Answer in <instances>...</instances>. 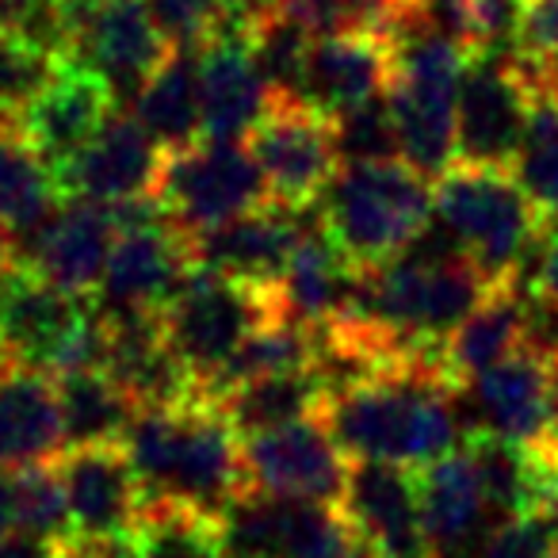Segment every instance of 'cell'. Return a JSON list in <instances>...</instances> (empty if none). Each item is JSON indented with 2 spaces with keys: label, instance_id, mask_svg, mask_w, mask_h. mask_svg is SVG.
Listing matches in <instances>:
<instances>
[{
  "label": "cell",
  "instance_id": "6da1fadb",
  "mask_svg": "<svg viewBox=\"0 0 558 558\" xmlns=\"http://www.w3.org/2000/svg\"><path fill=\"white\" fill-rule=\"evenodd\" d=\"M322 421L352 463L421 471L466 448L456 383L444 375L440 349L329 395Z\"/></svg>",
  "mask_w": 558,
  "mask_h": 558
},
{
  "label": "cell",
  "instance_id": "7a4b0ae2",
  "mask_svg": "<svg viewBox=\"0 0 558 558\" xmlns=\"http://www.w3.org/2000/svg\"><path fill=\"white\" fill-rule=\"evenodd\" d=\"M119 448L138 474L146 505L184 509L218 524L248 494L238 433L207 402L138 410Z\"/></svg>",
  "mask_w": 558,
  "mask_h": 558
},
{
  "label": "cell",
  "instance_id": "3957f363",
  "mask_svg": "<svg viewBox=\"0 0 558 558\" xmlns=\"http://www.w3.org/2000/svg\"><path fill=\"white\" fill-rule=\"evenodd\" d=\"M395 81H390V111H395L402 161L436 184L456 169V108L459 81L466 70V50L448 35L428 27H410L395 35Z\"/></svg>",
  "mask_w": 558,
  "mask_h": 558
},
{
  "label": "cell",
  "instance_id": "277c9868",
  "mask_svg": "<svg viewBox=\"0 0 558 558\" xmlns=\"http://www.w3.org/2000/svg\"><path fill=\"white\" fill-rule=\"evenodd\" d=\"M322 222L356 268L395 260L433 218V184L405 161L337 169L318 195Z\"/></svg>",
  "mask_w": 558,
  "mask_h": 558
},
{
  "label": "cell",
  "instance_id": "5b68a950",
  "mask_svg": "<svg viewBox=\"0 0 558 558\" xmlns=\"http://www.w3.org/2000/svg\"><path fill=\"white\" fill-rule=\"evenodd\" d=\"M433 215L451 230L471 268L489 288H509L520 256L547 218L509 169L456 165L433 184Z\"/></svg>",
  "mask_w": 558,
  "mask_h": 558
},
{
  "label": "cell",
  "instance_id": "8992f818",
  "mask_svg": "<svg viewBox=\"0 0 558 558\" xmlns=\"http://www.w3.org/2000/svg\"><path fill=\"white\" fill-rule=\"evenodd\" d=\"M271 318H276V306L268 291L210 276V271H195L192 283L161 314V329L169 352L195 379L199 402H207L210 387L222 379L233 356Z\"/></svg>",
  "mask_w": 558,
  "mask_h": 558
},
{
  "label": "cell",
  "instance_id": "52a82bcc",
  "mask_svg": "<svg viewBox=\"0 0 558 558\" xmlns=\"http://www.w3.org/2000/svg\"><path fill=\"white\" fill-rule=\"evenodd\" d=\"M157 203L180 233L195 238L203 230L241 218L248 210L268 207L271 192L248 146L226 142H199L195 149L172 154L165 161Z\"/></svg>",
  "mask_w": 558,
  "mask_h": 558
},
{
  "label": "cell",
  "instance_id": "ba28073f",
  "mask_svg": "<svg viewBox=\"0 0 558 558\" xmlns=\"http://www.w3.org/2000/svg\"><path fill=\"white\" fill-rule=\"evenodd\" d=\"M532 108L535 93L517 54H471L459 81L456 165L512 169Z\"/></svg>",
  "mask_w": 558,
  "mask_h": 558
},
{
  "label": "cell",
  "instance_id": "9c48e42d",
  "mask_svg": "<svg viewBox=\"0 0 558 558\" xmlns=\"http://www.w3.org/2000/svg\"><path fill=\"white\" fill-rule=\"evenodd\" d=\"M172 47L149 20L146 0H100L73 9V43L65 62L108 85L116 104H134Z\"/></svg>",
  "mask_w": 558,
  "mask_h": 558
},
{
  "label": "cell",
  "instance_id": "30bf717a",
  "mask_svg": "<svg viewBox=\"0 0 558 558\" xmlns=\"http://www.w3.org/2000/svg\"><path fill=\"white\" fill-rule=\"evenodd\" d=\"M58 474L70 505L73 547L100 550L134 539L146 512V494L119 444L65 451L58 459Z\"/></svg>",
  "mask_w": 558,
  "mask_h": 558
},
{
  "label": "cell",
  "instance_id": "8fae6325",
  "mask_svg": "<svg viewBox=\"0 0 558 558\" xmlns=\"http://www.w3.org/2000/svg\"><path fill=\"white\" fill-rule=\"evenodd\" d=\"M241 463L256 494L318 505H341L352 471V459L322 417L241 440Z\"/></svg>",
  "mask_w": 558,
  "mask_h": 558
},
{
  "label": "cell",
  "instance_id": "7c38bea8",
  "mask_svg": "<svg viewBox=\"0 0 558 558\" xmlns=\"http://www.w3.org/2000/svg\"><path fill=\"white\" fill-rule=\"evenodd\" d=\"M165 154L131 111H116L104 131L58 172L62 199L93 207H123L134 199H157L165 177Z\"/></svg>",
  "mask_w": 558,
  "mask_h": 558
},
{
  "label": "cell",
  "instance_id": "4fadbf2b",
  "mask_svg": "<svg viewBox=\"0 0 558 558\" xmlns=\"http://www.w3.org/2000/svg\"><path fill=\"white\" fill-rule=\"evenodd\" d=\"M253 20L248 12H230L218 35L199 47V77H203V142H226L245 146L248 134L268 119L271 88L264 85V73L248 47Z\"/></svg>",
  "mask_w": 558,
  "mask_h": 558
},
{
  "label": "cell",
  "instance_id": "5bb4252c",
  "mask_svg": "<svg viewBox=\"0 0 558 558\" xmlns=\"http://www.w3.org/2000/svg\"><path fill=\"white\" fill-rule=\"evenodd\" d=\"M456 410L466 444L489 436L543 448L550 428V364L532 352H520L466 387H456Z\"/></svg>",
  "mask_w": 558,
  "mask_h": 558
},
{
  "label": "cell",
  "instance_id": "9a60e30c",
  "mask_svg": "<svg viewBox=\"0 0 558 558\" xmlns=\"http://www.w3.org/2000/svg\"><path fill=\"white\" fill-rule=\"evenodd\" d=\"M245 146L268 180L271 199L283 207L318 203V195L341 169L329 123L303 104L276 100L268 119L248 134Z\"/></svg>",
  "mask_w": 558,
  "mask_h": 558
},
{
  "label": "cell",
  "instance_id": "2e32d148",
  "mask_svg": "<svg viewBox=\"0 0 558 558\" xmlns=\"http://www.w3.org/2000/svg\"><path fill=\"white\" fill-rule=\"evenodd\" d=\"M116 241L119 230L108 207L62 199V207L39 230L16 241V253L20 268L47 279L50 288L77 299H96Z\"/></svg>",
  "mask_w": 558,
  "mask_h": 558
},
{
  "label": "cell",
  "instance_id": "e0dca14e",
  "mask_svg": "<svg viewBox=\"0 0 558 558\" xmlns=\"http://www.w3.org/2000/svg\"><path fill=\"white\" fill-rule=\"evenodd\" d=\"M337 509L352 539L379 558H433L421 520L417 471L390 463H352Z\"/></svg>",
  "mask_w": 558,
  "mask_h": 558
},
{
  "label": "cell",
  "instance_id": "ac0fdd59",
  "mask_svg": "<svg viewBox=\"0 0 558 558\" xmlns=\"http://www.w3.org/2000/svg\"><path fill=\"white\" fill-rule=\"evenodd\" d=\"M195 271L199 268L192 260V238L180 233L172 222L138 233H119L104 283L96 291V306L161 318L172 299L192 283Z\"/></svg>",
  "mask_w": 558,
  "mask_h": 558
},
{
  "label": "cell",
  "instance_id": "d6986e66",
  "mask_svg": "<svg viewBox=\"0 0 558 558\" xmlns=\"http://www.w3.org/2000/svg\"><path fill=\"white\" fill-rule=\"evenodd\" d=\"M299 233H303V207L268 203V207L230 218L215 230L195 233L192 260L195 268L210 271V276L271 291L288 271Z\"/></svg>",
  "mask_w": 558,
  "mask_h": 558
},
{
  "label": "cell",
  "instance_id": "ffe728a7",
  "mask_svg": "<svg viewBox=\"0 0 558 558\" xmlns=\"http://www.w3.org/2000/svg\"><path fill=\"white\" fill-rule=\"evenodd\" d=\"M390 81H395V43L387 35L314 39L299 77L295 104L333 123L344 111L387 96Z\"/></svg>",
  "mask_w": 558,
  "mask_h": 558
},
{
  "label": "cell",
  "instance_id": "44dd1931",
  "mask_svg": "<svg viewBox=\"0 0 558 558\" xmlns=\"http://www.w3.org/2000/svg\"><path fill=\"white\" fill-rule=\"evenodd\" d=\"M119 111V104L111 100L108 85L100 77H93L81 65H62L58 81L47 93L35 100V108L20 119V131L27 134V142L35 146V154L47 161V169L58 172L104 131L111 116Z\"/></svg>",
  "mask_w": 558,
  "mask_h": 558
},
{
  "label": "cell",
  "instance_id": "7402d4cb",
  "mask_svg": "<svg viewBox=\"0 0 558 558\" xmlns=\"http://www.w3.org/2000/svg\"><path fill=\"white\" fill-rule=\"evenodd\" d=\"M65 456L62 405L50 375L9 367L0 375V471L54 466Z\"/></svg>",
  "mask_w": 558,
  "mask_h": 558
},
{
  "label": "cell",
  "instance_id": "603a6c76",
  "mask_svg": "<svg viewBox=\"0 0 558 558\" xmlns=\"http://www.w3.org/2000/svg\"><path fill=\"white\" fill-rule=\"evenodd\" d=\"M131 116L142 131L165 149L184 154L203 142V77H199V50L172 47L161 70L149 77V85L131 104Z\"/></svg>",
  "mask_w": 558,
  "mask_h": 558
},
{
  "label": "cell",
  "instance_id": "cb8c5ba5",
  "mask_svg": "<svg viewBox=\"0 0 558 558\" xmlns=\"http://www.w3.org/2000/svg\"><path fill=\"white\" fill-rule=\"evenodd\" d=\"M326 383L318 372H291V375H268V379L241 383V387L226 390L215 402L226 425L238 433V440H253V436L276 433V428L299 425V421H314L326 410Z\"/></svg>",
  "mask_w": 558,
  "mask_h": 558
},
{
  "label": "cell",
  "instance_id": "d4e9b609",
  "mask_svg": "<svg viewBox=\"0 0 558 558\" xmlns=\"http://www.w3.org/2000/svg\"><path fill=\"white\" fill-rule=\"evenodd\" d=\"M524 352V299L497 288L448 341L440 344V364L456 387Z\"/></svg>",
  "mask_w": 558,
  "mask_h": 558
},
{
  "label": "cell",
  "instance_id": "484cf974",
  "mask_svg": "<svg viewBox=\"0 0 558 558\" xmlns=\"http://www.w3.org/2000/svg\"><path fill=\"white\" fill-rule=\"evenodd\" d=\"M62 207L54 172L47 169L20 123L0 119V230L12 241L35 233Z\"/></svg>",
  "mask_w": 558,
  "mask_h": 558
},
{
  "label": "cell",
  "instance_id": "4316f807",
  "mask_svg": "<svg viewBox=\"0 0 558 558\" xmlns=\"http://www.w3.org/2000/svg\"><path fill=\"white\" fill-rule=\"evenodd\" d=\"M54 387L58 405H62L65 451L123 444V436L131 433L134 417H138L134 398L108 372L62 375V379H54Z\"/></svg>",
  "mask_w": 558,
  "mask_h": 558
},
{
  "label": "cell",
  "instance_id": "83f0119b",
  "mask_svg": "<svg viewBox=\"0 0 558 558\" xmlns=\"http://www.w3.org/2000/svg\"><path fill=\"white\" fill-rule=\"evenodd\" d=\"M474 466H478L482 489L494 520L527 517V512H543V494H547L550 478V459L539 448H524V444L509 440H471L466 444Z\"/></svg>",
  "mask_w": 558,
  "mask_h": 558
},
{
  "label": "cell",
  "instance_id": "f1b7e54d",
  "mask_svg": "<svg viewBox=\"0 0 558 558\" xmlns=\"http://www.w3.org/2000/svg\"><path fill=\"white\" fill-rule=\"evenodd\" d=\"M126 558H230L215 520L184 509L146 505Z\"/></svg>",
  "mask_w": 558,
  "mask_h": 558
},
{
  "label": "cell",
  "instance_id": "f546056e",
  "mask_svg": "<svg viewBox=\"0 0 558 558\" xmlns=\"http://www.w3.org/2000/svg\"><path fill=\"white\" fill-rule=\"evenodd\" d=\"M509 172L543 218H558V104L535 96L524 146Z\"/></svg>",
  "mask_w": 558,
  "mask_h": 558
},
{
  "label": "cell",
  "instance_id": "4dcf8cb0",
  "mask_svg": "<svg viewBox=\"0 0 558 558\" xmlns=\"http://www.w3.org/2000/svg\"><path fill=\"white\" fill-rule=\"evenodd\" d=\"M62 58L12 32H0V119L20 123L62 73Z\"/></svg>",
  "mask_w": 558,
  "mask_h": 558
},
{
  "label": "cell",
  "instance_id": "1f68e13d",
  "mask_svg": "<svg viewBox=\"0 0 558 558\" xmlns=\"http://www.w3.org/2000/svg\"><path fill=\"white\" fill-rule=\"evenodd\" d=\"M329 131H333V149H337V161H341V169L402 161L395 111H390L387 96L344 111L341 119H333V123H329Z\"/></svg>",
  "mask_w": 558,
  "mask_h": 558
},
{
  "label": "cell",
  "instance_id": "d6a6232c",
  "mask_svg": "<svg viewBox=\"0 0 558 558\" xmlns=\"http://www.w3.org/2000/svg\"><path fill=\"white\" fill-rule=\"evenodd\" d=\"M16 532L32 535V539L47 543L54 550L73 547L70 505H65L58 463L16 474Z\"/></svg>",
  "mask_w": 558,
  "mask_h": 558
},
{
  "label": "cell",
  "instance_id": "836d02e7",
  "mask_svg": "<svg viewBox=\"0 0 558 558\" xmlns=\"http://www.w3.org/2000/svg\"><path fill=\"white\" fill-rule=\"evenodd\" d=\"M471 54H517L527 0H451Z\"/></svg>",
  "mask_w": 558,
  "mask_h": 558
},
{
  "label": "cell",
  "instance_id": "e575fe53",
  "mask_svg": "<svg viewBox=\"0 0 558 558\" xmlns=\"http://www.w3.org/2000/svg\"><path fill=\"white\" fill-rule=\"evenodd\" d=\"M146 9L169 47L199 50L230 20L238 0H146Z\"/></svg>",
  "mask_w": 558,
  "mask_h": 558
},
{
  "label": "cell",
  "instance_id": "d590c367",
  "mask_svg": "<svg viewBox=\"0 0 558 558\" xmlns=\"http://www.w3.org/2000/svg\"><path fill=\"white\" fill-rule=\"evenodd\" d=\"M517 54L520 58L558 54V0H527Z\"/></svg>",
  "mask_w": 558,
  "mask_h": 558
},
{
  "label": "cell",
  "instance_id": "8d00e7d4",
  "mask_svg": "<svg viewBox=\"0 0 558 558\" xmlns=\"http://www.w3.org/2000/svg\"><path fill=\"white\" fill-rule=\"evenodd\" d=\"M539 291L558 299V218H547L543 226V271H539Z\"/></svg>",
  "mask_w": 558,
  "mask_h": 558
},
{
  "label": "cell",
  "instance_id": "74e56055",
  "mask_svg": "<svg viewBox=\"0 0 558 558\" xmlns=\"http://www.w3.org/2000/svg\"><path fill=\"white\" fill-rule=\"evenodd\" d=\"M62 550L47 547V543L32 539L24 532H12L9 539H0V558H58Z\"/></svg>",
  "mask_w": 558,
  "mask_h": 558
},
{
  "label": "cell",
  "instance_id": "f35d334b",
  "mask_svg": "<svg viewBox=\"0 0 558 558\" xmlns=\"http://www.w3.org/2000/svg\"><path fill=\"white\" fill-rule=\"evenodd\" d=\"M16 532V474L0 471V539Z\"/></svg>",
  "mask_w": 558,
  "mask_h": 558
},
{
  "label": "cell",
  "instance_id": "ab89813d",
  "mask_svg": "<svg viewBox=\"0 0 558 558\" xmlns=\"http://www.w3.org/2000/svg\"><path fill=\"white\" fill-rule=\"evenodd\" d=\"M20 271V253H16V241H12V233L0 230V288L9 283L12 276Z\"/></svg>",
  "mask_w": 558,
  "mask_h": 558
},
{
  "label": "cell",
  "instance_id": "60d3db41",
  "mask_svg": "<svg viewBox=\"0 0 558 558\" xmlns=\"http://www.w3.org/2000/svg\"><path fill=\"white\" fill-rule=\"evenodd\" d=\"M543 517L558 527V463H550V478H547V494H543Z\"/></svg>",
  "mask_w": 558,
  "mask_h": 558
},
{
  "label": "cell",
  "instance_id": "b9f144b4",
  "mask_svg": "<svg viewBox=\"0 0 558 558\" xmlns=\"http://www.w3.org/2000/svg\"><path fill=\"white\" fill-rule=\"evenodd\" d=\"M341 558H379V555H375V550H367L364 547V543H352V547L349 550H344V555Z\"/></svg>",
  "mask_w": 558,
  "mask_h": 558
},
{
  "label": "cell",
  "instance_id": "7bdbcfd3",
  "mask_svg": "<svg viewBox=\"0 0 558 558\" xmlns=\"http://www.w3.org/2000/svg\"><path fill=\"white\" fill-rule=\"evenodd\" d=\"M58 558H88V555H85V550H77V547H65Z\"/></svg>",
  "mask_w": 558,
  "mask_h": 558
},
{
  "label": "cell",
  "instance_id": "ee69618b",
  "mask_svg": "<svg viewBox=\"0 0 558 558\" xmlns=\"http://www.w3.org/2000/svg\"><path fill=\"white\" fill-rule=\"evenodd\" d=\"M65 4H73V9H88V4H100V0H65Z\"/></svg>",
  "mask_w": 558,
  "mask_h": 558
}]
</instances>
